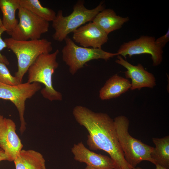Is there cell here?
I'll return each instance as SVG.
<instances>
[{"mask_svg": "<svg viewBox=\"0 0 169 169\" xmlns=\"http://www.w3.org/2000/svg\"><path fill=\"white\" fill-rule=\"evenodd\" d=\"M73 115L89 134L87 144L90 150H103L113 161L114 169H132L126 161L119 143L114 120L107 114L95 112L81 105L74 107Z\"/></svg>", "mask_w": 169, "mask_h": 169, "instance_id": "6da1fadb", "label": "cell"}, {"mask_svg": "<svg viewBox=\"0 0 169 169\" xmlns=\"http://www.w3.org/2000/svg\"><path fill=\"white\" fill-rule=\"evenodd\" d=\"M84 3L82 0L77 1L73 6L72 13L67 16H63L62 10L58 11L52 22V27L55 31L52 35L53 39L62 42L70 33L86 23L92 21L98 13L105 9L103 1L92 9L87 8Z\"/></svg>", "mask_w": 169, "mask_h": 169, "instance_id": "7a4b0ae2", "label": "cell"}, {"mask_svg": "<svg viewBox=\"0 0 169 169\" xmlns=\"http://www.w3.org/2000/svg\"><path fill=\"white\" fill-rule=\"evenodd\" d=\"M7 48L16 55L18 70L15 76L20 83L30 66L41 54L50 53L53 50L51 42L45 38L20 41L13 38L4 39Z\"/></svg>", "mask_w": 169, "mask_h": 169, "instance_id": "3957f363", "label": "cell"}, {"mask_svg": "<svg viewBox=\"0 0 169 169\" xmlns=\"http://www.w3.org/2000/svg\"><path fill=\"white\" fill-rule=\"evenodd\" d=\"M114 122L118 138L125 159L132 169L143 161L155 163L151 156L154 147L146 144L132 137L128 132L129 124L127 117L118 116Z\"/></svg>", "mask_w": 169, "mask_h": 169, "instance_id": "277c9868", "label": "cell"}, {"mask_svg": "<svg viewBox=\"0 0 169 169\" xmlns=\"http://www.w3.org/2000/svg\"><path fill=\"white\" fill-rule=\"evenodd\" d=\"M59 53L57 49L52 53L41 54L27 71V82L43 84L44 87L41 93L44 98L51 101L61 100L62 98V94L55 90L52 83V75L59 66L56 59Z\"/></svg>", "mask_w": 169, "mask_h": 169, "instance_id": "5b68a950", "label": "cell"}, {"mask_svg": "<svg viewBox=\"0 0 169 169\" xmlns=\"http://www.w3.org/2000/svg\"><path fill=\"white\" fill-rule=\"evenodd\" d=\"M65 45L62 50L63 61L68 66L70 73L74 74L88 62L94 59H103L105 61L116 55L100 49L84 48L77 45L70 38L64 39Z\"/></svg>", "mask_w": 169, "mask_h": 169, "instance_id": "8992f818", "label": "cell"}, {"mask_svg": "<svg viewBox=\"0 0 169 169\" xmlns=\"http://www.w3.org/2000/svg\"><path fill=\"white\" fill-rule=\"evenodd\" d=\"M18 11V23L8 33L11 38L20 41L38 39L43 34L48 32L49 22L20 6Z\"/></svg>", "mask_w": 169, "mask_h": 169, "instance_id": "52a82bcc", "label": "cell"}, {"mask_svg": "<svg viewBox=\"0 0 169 169\" xmlns=\"http://www.w3.org/2000/svg\"><path fill=\"white\" fill-rule=\"evenodd\" d=\"M41 89L40 83L37 82L21 83L10 85L0 82V99L12 102L18 112L20 122L19 130L22 134L26 129L24 114L25 101L33 97Z\"/></svg>", "mask_w": 169, "mask_h": 169, "instance_id": "ba28073f", "label": "cell"}, {"mask_svg": "<svg viewBox=\"0 0 169 169\" xmlns=\"http://www.w3.org/2000/svg\"><path fill=\"white\" fill-rule=\"evenodd\" d=\"M155 40L153 36H142L135 40L123 43L116 53L125 59L127 55L131 57L134 55L149 54L151 55L152 65L157 66L162 62L163 51V48L156 44Z\"/></svg>", "mask_w": 169, "mask_h": 169, "instance_id": "9c48e42d", "label": "cell"}, {"mask_svg": "<svg viewBox=\"0 0 169 169\" xmlns=\"http://www.w3.org/2000/svg\"><path fill=\"white\" fill-rule=\"evenodd\" d=\"M16 130L14 122L0 114V148L8 155L11 161H13L23 146Z\"/></svg>", "mask_w": 169, "mask_h": 169, "instance_id": "30bf717a", "label": "cell"}, {"mask_svg": "<svg viewBox=\"0 0 169 169\" xmlns=\"http://www.w3.org/2000/svg\"><path fill=\"white\" fill-rule=\"evenodd\" d=\"M73 38L82 47H91L94 49L101 48L108 40V34L92 22L75 30L73 32Z\"/></svg>", "mask_w": 169, "mask_h": 169, "instance_id": "8fae6325", "label": "cell"}, {"mask_svg": "<svg viewBox=\"0 0 169 169\" xmlns=\"http://www.w3.org/2000/svg\"><path fill=\"white\" fill-rule=\"evenodd\" d=\"M117 58L115 62L126 69L125 75L127 78L131 79V90H139L144 87L153 88L155 86L156 80L154 75L145 70L141 64L133 65L119 55H117Z\"/></svg>", "mask_w": 169, "mask_h": 169, "instance_id": "7c38bea8", "label": "cell"}, {"mask_svg": "<svg viewBox=\"0 0 169 169\" xmlns=\"http://www.w3.org/2000/svg\"><path fill=\"white\" fill-rule=\"evenodd\" d=\"M71 152L76 161L87 166L97 169H114V162L110 157L91 151L82 142L74 144Z\"/></svg>", "mask_w": 169, "mask_h": 169, "instance_id": "4fadbf2b", "label": "cell"}, {"mask_svg": "<svg viewBox=\"0 0 169 169\" xmlns=\"http://www.w3.org/2000/svg\"><path fill=\"white\" fill-rule=\"evenodd\" d=\"M129 20L128 17H123L116 14L110 8L104 9L96 16L92 22L108 34L120 28Z\"/></svg>", "mask_w": 169, "mask_h": 169, "instance_id": "5bb4252c", "label": "cell"}, {"mask_svg": "<svg viewBox=\"0 0 169 169\" xmlns=\"http://www.w3.org/2000/svg\"><path fill=\"white\" fill-rule=\"evenodd\" d=\"M131 86L128 79L115 74L107 80L100 89L99 97L102 100L117 97L128 91Z\"/></svg>", "mask_w": 169, "mask_h": 169, "instance_id": "9a60e30c", "label": "cell"}, {"mask_svg": "<svg viewBox=\"0 0 169 169\" xmlns=\"http://www.w3.org/2000/svg\"><path fill=\"white\" fill-rule=\"evenodd\" d=\"M13 161L15 169H46L43 155L33 150H22Z\"/></svg>", "mask_w": 169, "mask_h": 169, "instance_id": "2e32d148", "label": "cell"}, {"mask_svg": "<svg viewBox=\"0 0 169 169\" xmlns=\"http://www.w3.org/2000/svg\"><path fill=\"white\" fill-rule=\"evenodd\" d=\"M20 7L19 0H0V9L3 16L2 23L8 34L12 31L18 23L15 13Z\"/></svg>", "mask_w": 169, "mask_h": 169, "instance_id": "e0dca14e", "label": "cell"}, {"mask_svg": "<svg viewBox=\"0 0 169 169\" xmlns=\"http://www.w3.org/2000/svg\"><path fill=\"white\" fill-rule=\"evenodd\" d=\"M152 141L155 147L151 153V156L155 164L169 169V136L162 138H153Z\"/></svg>", "mask_w": 169, "mask_h": 169, "instance_id": "ac0fdd59", "label": "cell"}, {"mask_svg": "<svg viewBox=\"0 0 169 169\" xmlns=\"http://www.w3.org/2000/svg\"><path fill=\"white\" fill-rule=\"evenodd\" d=\"M19 2L21 7L49 22H52L55 18V12L43 6L38 0H19Z\"/></svg>", "mask_w": 169, "mask_h": 169, "instance_id": "d6986e66", "label": "cell"}, {"mask_svg": "<svg viewBox=\"0 0 169 169\" xmlns=\"http://www.w3.org/2000/svg\"><path fill=\"white\" fill-rule=\"evenodd\" d=\"M0 82L7 84L15 85L21 83L11 74L5 64L0 62Z\"/></svg>", "mask_w": 169, "mask_h": 169, "instance_id": "ffe728a7", "label": "cell"}, {"mask_svg": "<svg viewBox=\"0 0 169 169\" xmlns=\"http://www.w3.org/2000/svg\"><path fill=\"white\" fill-rule=\"evenodd\" d=\"M4 32H6L5 28L3 27H0V62L8 65L9 64L8 61L5 56L2 55L1 53L3 49L7 48L6 43L2 38V35Z\"/></svg>", "mask_w": 169, "mask_h": 169, "instance_id": "44dd1931", "label": "cell"}, {"mask_svg": "<svg viewBox=\"0 0 169 169\" xmlns=\"http://www.w3.org/2000/svg\"><path fill=\"white\" fill-rule=\"evenodd\" d=\"M169 41V29L164 35L156 39L155 43L156 44L162 48L165 46Z\"/></svg>", "mask_w": 169, "mask_h": 169, "instance_id": "7402d4cb", "label": "cell"}, {"mask_svg": "<svg viewBox=\"0 0 169 169\" xmlns=\"http://www.w3.org/2000/svg\"><path fill=\"white\" fill-rule=\"evenodd\" d=\"M10 161V158L5 152L0 148V162L2 161Z\"/></svg>", "mask_w": 169, "mask_h": 169, "instance_id": "603a6c76", "label": "cell"}, {"mask_svg": "<svg viewBox=\"0 0 169 169\" xmlns=\"http://www.w3.org/2000/svg\"><path fill=\"white\" fill-rule=\"evenodd\" d=\"M155 165L156 166V169H167L162 166L161 165H159V164L157 163H156L155 164ZM132 169H142L140 167H135Z\"/></svg>", "mask_w": 169, "mask_h": 169, "instance_id": "cb8c5ba5", "label": "cell"}, {"mask_svg": "<svg viewBox=\"0 0 169 169\" xmlns=\"http://www.w3.org/2000/svg\"><path fill=\"white\" fill-rule=\"evenodd\" d=\"M84 169H97L92 167L87 166Z\"/></svg>", "mask_w": 169, "mask_h": 169, "instance_id": "d4e9b609", "label": "cell"}, {"mask_svg": "<svg viewBox=\"0 0 169 169\" xmlns=\"http://www.w3.org/2000/svg\"><path fill=\"white\" fill-rule=\"evenodd\" d=\"M0 27H3L2 22V20L0 18Z\"/></svg>", "mask_w": 169, "mask_h": 169, "instance_id": "484cf974", "label": "cell"}]
</instances>
